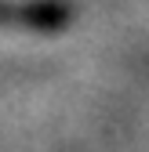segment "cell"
<instances>
[{
	"label": "cell",
	"mask_w": 149,
	"mask_h": 152,
	"mask_svg": "<svg viewBox=\"0 0 149 152\" xmlns=\"http://www.w3.org/2000/svg\"><path fill=\"white\" fill-rule=\"evenodd\" d=\"M73 18L66 0H0V26L29 33H62Z\"/></svg>",
	"instance_id": "obj_1"
}]
</instances>
